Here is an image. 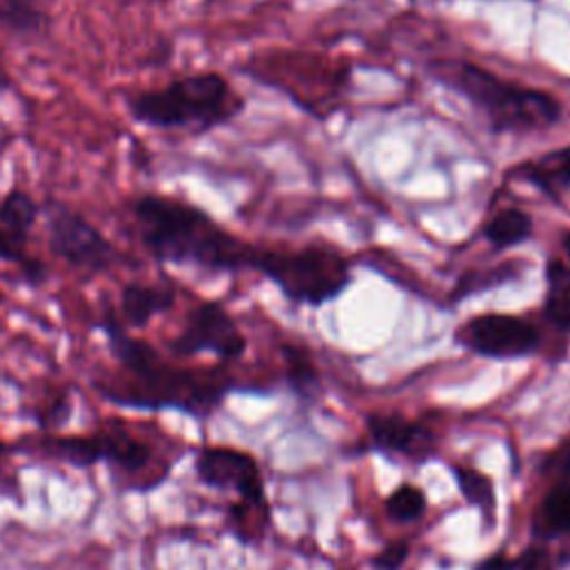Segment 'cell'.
<instances>
[{
  "label": "cell",
  "mask_w": 570,
  "mask_h": 570,
  "mask_svg": "<svg viewBox=\"0 0 570 570\" xmlns=\"http://www.w3.org/2000/svg\"><path fill=\"white\" fill-rule=\"evenodd\" d=\"M247 347V341L236 325L234 316L218 301H205L196 305L183 330L169 341L174 356H196L209 352L220 361L238 358Z\"/></svg>",
  "instance_id": "cell-7"
},
{
  "label": "cell",
  "mask_w": 570,
  "mask_h": 570,
  "mask_svg": "<svg viewBox=\"0 0 570 570\" xmlns=\"http://www.w3.org/2000/svg\"><path fill=\"white\" fill-rule=\"evenodd\" d=\"M38 450L73 468H91L100 461V450L94 434L45 436L38 441Z\"/></svg>",
  "instance_id": "cell-16"
},
{
  "label": "cell",
  "mask_w": 570,
  "mask_h": 570,
  "mask_svg": "<svg viewBox=\"0 0 570 570\" xmlns=\"http://www.w3.org/2000/svg\"><path fill=\"white\" fill-rule=\"evenodd\" d=\"M367 428L374 445L385 452L425 459L434 450L432 434L399 414H372L367 416Z\"/></svg>",
  "instance_id": "cell-11"
},
{
  "label": "cell",
  "mask_w": 570,
  "mask_h": 570,
  "mask_svg": "<svg viewBox=\"0 0 570 570\" xmlns=\"http://www.w3.org/2000/svg\"><path fill=\"white\" fill-rule=\"evenodd\" d=\"M452 472H454V476H456V483H459L461 494H463L472 505L481 508L485 517H490V514L494 512V503H497L492 481H490L485 474H481V472H476V470H472V468H463V465L452 468Z\"/></svg>",
  "instance_id": "cell-21"
},
{
  "label": "cell",
  "mask_w": 570,
  "mask_h": 570,
  "mask_svg": "<svg viewBox=\"0 0 570 570\" xmlns=\"http://www.w3.org/2000/svg\"><path fill=\"white\" fill-rule=\"evenodd\" d=\"M456 341L474 354L490 358H521L537 352L539 330L514 314L485 312L468 318L456 330Z\"/></svg>",
  "instance_id": "cell-8"
},
{
  "label": "cell",
  "mask_w": 570,
  "mask_h": 570,
  "mask_svg": "<svg viewBox=\"0 0 570 570\" xmlns=\"http://www.w3.org/2000/svg\"><path fill=\"white\" fill-rule=\"evenodd\" d=\"M543 316L561 332H570V263L550 256L543 265Z\"/></svg>",
  "instance_id": "cell-14"
},
{
  "label": "cell",
  "mask_w": 570,
  "mask_h": 570,
  "mask_svg": "<svg viewBox=\"0 0 570 570\" xmlns=\"http://www.w3.org/2000/svg\"><path fill=\"white\" fill-rule=\"evenodd\" d=\"M561 249H563V254L570 258V229H566L563 236H561Z\"/></svg>",
  "instance_id": "cell-27"
},
{
  "label": "cell",
  "mask_w": 570,
  "mask_h": 570,
  "mask_svg": "<svg viewBox=\"0 0 570 570\" xmlns=\"http://www.w3.org/2000/svg\"><path fill=\"white\" fill-rule=\"evenodd\" d=\"M176 305V292L167 285L127 283L120 292L118 318L127 330H145L154 316L169 312Z\"/></svg>",
  "instance_id": "cell-12"
},
{
  "label": "cell",
  "mask_w": 570,
  "mask_h": 570,
  "mask_svg": "<svg viewBox=\"0 0 570 570\" xmlns=\"http://www.w3.org/2000/svg\"><path fill=\"white\" fill-rule=\"evenodd\" d=\"M278 292L301 305H325L338 298L352 283L350 261L330 245H303L296 249L263 247L254 265Z\"/></svg>",
  "instance_id": "cell-5"
},
{
  "label": "cell",
  "mask_w": 570,
  "mask_h": 570,
  "mask_svg": "<svg viewBox=\"0 0 570 570\" xmlns=\"http://www.w3.org/2000/svg\"><path fill=\"white\" fill-rule=\"evenodd\" d=\"M100 461L111 465L114 472L127 476L129 481H142V490H151L160 479L151 474V470L158 465L156 454L151 450V443L138 436L131 428H127L120 421H107L100 430L94 432Z\"/></svg>",
  "instance_id": "cell-10"
},
{
  "label": "cell",
  "mask_w": 570,
  "mask_h": 570,
  "mask_svg": "<svg viewBox=\"0 0 570 570\" xmlns=\"http://www.w3.org/2000/svg\"><path fill=\"white\" fill-rule=\"evenodd\" d=\"M405 557H407V546L405 543H401V541L390 543L379 552V557L374 559V566L379 570H396L405 561Z\"/></svg>",
  "instance_id": "cell-24"
},
{
  "label": "cell",
  "mask_w": 570,
  "mask_h": 570,
  "mask_svg": "<svg viewBox=\"0 0 570 570\" xmlns=\"http://www.w3.org/2000/svg\"><path fill=\"white\" fill-rule=\"evenodd\" d=\"M47 240L53 256L87 274H105L122 263L116 245L80 212L51 200L47 207Z\"/></svg>",
  "instance_id": "cell-6"
},
{
  "label": "cell",
  "mask_w": 570,
  "mask_h": 570,
  "mask_svg": "<svg viewBox=\"0 0 570 570\" xmlns=\"http://www.w3.org/2000/svg\"><path fill=\"white\" fill-rule=\"evenodd\" d=\"M38 214H40V205L24 189L16 187V189L7 191L0 200V225L9 227L22 236L31 238Z\"/></svg>",
  "instance_id": "cell-20"
},
{
  "label": "cell",
  "mask_w": 570,
  "mask_h": 570,
  "mask_svg": "<svg viewBox=\"0 0 570 570\" xmlns=\"http://www.w3.org/2000/svg\"><path fill=\"white\" fill-rule=\"evenodd\" d=\"M98 330L125 374L118 385H98L100 394L116 405L207 416L229 390V381L218 372H196L167 363L151 343L131 336L111 307L102 312Z\"/></svg>",
  "instance_id": "cell-1"
},
{
  "label": "cell",
  "mask_w": 570,
  "mask_h": 570,
  "mask_svg": "<svg viewBox=\"0 0 570 570\" xmlns=\"http://www.w3.org/2000/svg\"><path fill=\"white\" fill-rule=\"evenodd\" d=\"M385 510L394 521H414L425 512V494L414 485H401L387 497Z\"/></svg>",
  "instance_id": "cell-22"
},
{
  "label": "cell",
  "mask_w": 570,
  "mask_h": 570,
  "mask_svg": "<svg viewBox=\"0 0 570 570\" xmlns=\"http://www.w3.org/2000/svg\"><path fill=\"white\" fill-rule=\"evenodd\" d=\"M514 570H548V552L543 548H528L514 559Z\"/></svg>",
  "instance_id": "cell-25"
},
{
  "label": "cell",
  "mask_w": 570,
  "mask_h": 570,
  "mask_svg": "<svg viewBox=\"0 0 570 570\" xmlns=\"http://www.w3.org/2000/svg\"><path fill=\"white\" fill-rule=\"evenodd\" d=\"M474 570H514V559L505 557V554H494L483 559Z\"/></svg>",
  "instance_id": "cell-26"
},
{
  "label": "cell",
  "mask_w": 570,
  "mask_h": 570,
  "mask_svg": "<svg viewBox=\"0 0 570 570\" xmlns=\"http://www.w3.org/2000/svg\"><path fill=\"white\" fill-rule=\"evenodd\" d=\"M512 174L557 200L566 189H570V145L537 156L519 165Z\"/></svg>",
  "instance_id": "cell-13"
},
{
  "label": "cell",
  "mask_w": 570,
  "mask_h": 570,
  "mask_svg": "<svg viewBox=\"0 0 570 570\" xmlns=\"http://www.w3.org/2000/svg\"><path fill=\"white\" fill-rule=\"evenodd\" d=\"M129 118L147 129L207 134L234 120L243 107V96L218 71L189 73L165 87L129 94Z\"/></svg>",
  "instance_id": "cell-3"
},
{
  "label": "cell",
  "mask_w": 570,
  "mask_h": 570,
  "mask_svg": "<svg viewBox=\"0 0 570 570\" xmlns=\"http://www.w3.org/2000/svg\"><path fill=\"white\" fill-rule=\"evenodd\" d=\"M27 245H29V236H22V234L0 225V261L18 267L20 274L31 285H40L47 278V267L29 254Z\"/></svg>",
  "instance_id": "cell-19"
},
{
  "label": "cell",
  "mask_w": 570,
  "mask_h": 570,
  "mask_svg": "<svg viewBox=\"0 0 570 570\" xmlns=\"http://www.w3.org/2000/svg\"><path fill=\"white\" fill-rule=\"evenodd\" d=\"M534 234V220L519 207H503L494 212L483 225V238L497 249H512L528 243Z\"/></svg>",
  "instance_id": "cell-15"
},
{
  "label": "cell",
  "mask_w": 570,
  "mask_h": 570,
  "mask_svg": "<svg viewBox=\"0 0 570 570\" xmlns=\"http://www.w3.org/2000/svg\"><path fill=\"white\" fill-rule=\"evenodd\" d=\"M537 537L570 534V481L554 485L541 501L534 519Z\"/></svg>",
  "instance_id": "cell-18"
},
{
  "label": "cell",
  "mask_w": 570,
  "mask_h": 570,
  "mask_svg": "<svg viewBox=\"0 0 570 570\" xmlns=\"http://www.w3.org/2000/svg\"><path fill=\"white\" fill-rule=\"evenodd\" d=\"M9 448L2 443V439H0V465H2V456H4V452H7Z\"/></svg>",
  "instance_id": "cell-28"
},
{
  "label": "cell",
  "mask_w": 570,
  "mask_h": 570,
  "mask_svg": "<svg viewBox=\"0 0 570 570\" xmlns=\"http://www.w3.org/2000/svg\"><path fill=\"white\" fill-rule=\"evenodd\" d=\"M200 483L216 490H232L249 505H263V479L256 461L234 448L205 445L196 454L194 463Z\"/></svg>",
  "instance_id": "cell-9"
},
{
  "label": "cell",
  "mask_w": 570,
  "mask_h": 570,
  "mask_svg": "<svg viewBox=\"0 0 570 570\" xmlns=\"http://www.w3.org/2000/svg\"><path fill=\"white\" fill-rule=\"evenodd\" d=\"M434 76L468 98L488 120L492 134H530L561 120L563 105L550 91L519 85L474 62L436 65Z\"/></svg>",
  "instance_id": "cell-4"
},
{
  "label": "cell",
  "mask_w": 570,
  "mask_h": 570,
  "mask_svg": "<svg viewBox=\"0 0 570 570\" xmlns=\"http://www.w3.org/2000/svg\"><path fill=\"white\" fill-rule=\"evenodd\" d=\"M285 358H287V370H289V381L296 390H309L316 383V372L312 367V363L307 361L305 354H301L294 347L285 350Z\"/></svg>",
  "instance_id": "cell-23"
},
{
  "label": "cell",
  "mask_w": 570,
  "mask_h": 570,
  "mask_svg": "<svg viewBox=\"0 0 570 570\" xmlns=\"http://www.w3.org/2000/svg\"><path fill=\"white\" fill-rule=\"evenodd\" d=\"M156 2H167V0H156Z\"/></svg>",
  "instance_id": "cell-29"
},
{
  "label": "cell",
  "mask_w": 570,
  "mask_h": 570,
  "mask_svg": "<svg viewBox=\"0 0 570 570\" xmlns=\"http://www.w3.org/2000/svg\"><path fill=\"white\" fill-rule=\"evenodd\" d=\"M131 212L142 247L158 263L189 265L212 274L254 272L261 245L243 240L187 200L142 194Z\"/></svg>",
  "instance_id": "cell-2"
},
{
  "label": "cell",
  "mask_w": 570,
  "mask_h": 570,
  "mask_svg": "<svg viewBox=\"0 0 570 570\" xmlns=\"http://www.w3.org/2000/svg\"><path fill=\"white\" fill-rule=\"evenodd\" d=\"M0 27L16 36H40L49 27L45 0H0Z\"/></svg>",
  "instance_id": "cell-17"
}]
</instances>
